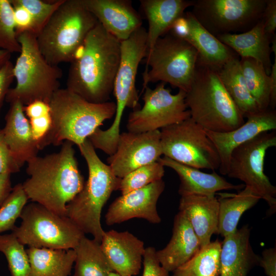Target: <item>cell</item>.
Listing matches in <instances>:
<instances>
[{
    "instance_id": "1",
    "label": "cell",
    "mask_w": 276,
    "mask_h": 276,
    "mask_svg": "<svg viewBox=\"0 0 276 276\" xmlns=\"http://www.w3.org/2000/svg\"><path fill=\"white\" fill-rule=\"evenodd\" d=\"M121 57V42L98 22L71 62L66 88L94 103L109 101Z\"/></svg>"
},
{
    "instance_id": "2",
    "label": "cell",
    "mask_w": 276,
    "mask_h": 276,
    "mask_svg": "<svg viewBox=\"0 0 276 276\" xmlns=\"http://www.w3.org/2000/svg\"><path fill=\"white\" fill-rule=\"evenodd\" d=\"M73 145L65 141L59 151L30 159L26 168L29 177L21 183L28 199L64 216L67 204L85 183Z\"/></svg>"
},
{
    "instance_id": "3",
    "label": "cell",
    "mask_w": 276,
    "mask_h": 276,
    "mask_svg": "<svg viewBox=\"0 0 276 276\" xmlns=\"http://www.w3.org/2000/svg\"><path fill=\"white\" fill-rule=\"evenodd\" d=\"M88 167V179L81 191L67 204L66 216L85 234L100 243L104 233L101 216L111 193L119 190L121 178L96 153L88 139L78 146Z\"/></svg>"
},
{
    "instance_id": "4",
    "label": "cell",
    "mask_w": 276,
    "mask_h": 276,
    "mask_svg": "<svg viewBox=\"0 0 276 276\" xmlns=\"http://www.w3.org/2000/svg\"><path fill=\"white\" fill-rule=\"evenodd\" d=\"M52 128L45 146L68 141L79 146L103 122L114 117L116 104L89 102L65 88H59L50 102Z\"/></svg>"
},
{
    "instance_id": "5",
    "label": "cell",
    "mask_w": 276,
    "mask_h": 276,
    "mask_svg": "<svg viewBox=\"0 0 276 276\" xmlns=\"http://www.w3.org/2000/svg\"><path fill=\"white\" fill-rule=\"evenodd\" d=\"M98 22L81 0H64L36 36L38 48L51 65L71 63Z\"/></svg>"
},
{
    "instance_id": "6",
    "label": "cell",
    "mask_w": 276,
    "mask_h": 276,
    "mask_svg": "<svg viewBox=\"0 0 276 276\" xmlns=\"http://www.w3.org/2000/svg\"><path fill=\"white\" fill-rule=\"evenodd\" d=\"M186 103L191 118L206 130L227 132L245 122L217 71L198 63Z\"/></svg>"
},
{
    "instance_id": "7",
    "label": "cell",
    "mask_w": 276,
    "mask_h": 276,
    "mask_svg": "<svg viewBox=\"0 0 276 276\" xmlns=\"http://www.w3.org/2000/svg\"><path fill=\"white\" fill-rule=\"evenodd\" d=\"M147 53V31L142 26L121 42L120 61L113 89L116 99L113 122L108 129L99 128L93 134L96 146L106 153H112L116 150L125 109L130 108L134 110L141 108L135 81L139 64Z\"/></svg>"
},
{
    "instance_id": "8",
    "label": "cell",
    "mask_w": 276,
    "mask_h": 276,
    "mask_svg": "<svg viewBox=\"0 0 276 276\" xmlns=\"http://www.w3.org/2000/svg\"><path fill=\"white\" fill-rule=\"evenodd\" d=\"M16 36L21 47L13 65L16 84L9 89L5 101L9 103L19 101L24 106L36 101L49 103L60 88L62 71L58 65L46 61L38 48L35 34L24 32Z\"/></svg>"
},
{
    "instance_id": "9",
    "label": "cell",
    "mask_w": 276,
    "mask_h": 276,
    "mask_svg": "<svg viewBox=\"0 0 276 276\" xmlns=\"http://www.w3.org/2000/svg\"><path fill=\"white\" fill-rule=\"evenodd\" d=\"M143 90L149 83H168L187 93L194 80L198 53L185 40L171 32L159 38L145 57Z\"/></svg>"
},
{
    "instance_id": "10",
    "label": "cell",
    "mask_w": 276,
    "mask_h": 276,
    "mask_svg": "<svg viewBox=\"0 0 276 276\" xmlns=\"http://www.w3.org/2000/svg\"><path fill=\"white\" fill-rule=\"evenodd\" d=\"M20 224L12 233L24 245L51 249H74L85 234L67 216L34 202L27 204Z\"/></svg>"
},
{
    "instance_id": "11",
    "label": "cell",
    "mask_w": 276,
    "mask_h": 276,
    "mask_svg": "<svg viewBox=\"0 0 276 276\" xmlns=\"http://www.w3.org/2000/svg\"><path fill=\"white\" fill-rule=\"evenodd\" d=\"M160 131L165 156L198 169H219L220 160L215 147L205 129L191 117Z\"/></svg>"
},
{
    "instance_id": "12",
    "label": "cell",
    "mask_w": 276,
    "mask_h": 276,
    "mask_svg": "<svg viewBox=\"0 0 276 276\" xmlns=\"http://www.w3.org/2000/svg\"><path fill=\"white\" fill-rule=\"evenodd\" d=\"M275 146V131L260 133L233 150L226 174L243 181L266 201L270 215L276 211V187L265 174L264 163L267 150Z\"/></svg>"
},
{
    "instance_id": "13",
    "label": "cell",
    "mask_w": 276,
    "mask_h": 276,
    "mask_svg": "<svg viewBox=\"0 0 276 276\" xmlns=\"http://www.w3.org/2000/svg\"><path fill=\"white\" fill-rule=\"evenodd\" d=\"M266 4V0H197L191 12L217 37L249 30L261 20Z\"/></svg>"
},
{
    "instance_id": "14",
    "label": "cell",
    "mask_w": 276,
    "mask_h": 276,
    "mask_svg": "<svg viewBox=\"0 0 276 276\" xmlns=\"http://www.w3.org/2000/svg\"><path fill=\"white\" fill-rule=\"evenodd\" d=\"M143 92L144 105L129 114L128 131L142 133L159 130L191 117L184 91L179 90L172 94L165 83L161 82L154 89L146 86Z\"/></svg>"
},
{
    "instance_id": "15",
    "label": "cell",
    "mask_w": 276,
    "mask_h": 276,
    "mask_svg": "<svg viewBox=\"0 0 276 276\" xmlns=\"http://www.w3.org/2000/svg\"><path fill=\"white\" fill-rule=\"evenodd\" d=\"M163 154L160 131L120 133L115 152L107 158L114 175L122 178L134 170L157 161Z\"/></svg>"
},
{
    "instance_id": "16",
    "label": "cell",
    "mask_w": 276,
    "mask_h": 276,
    "mask_svg": "<svg viewBox=\"0 0 276 276\" xmlns=\"http://www.w3.org/2000/svg\"><path fill=\"white\" fill-rule=\"evenodd\" d=\"M165 187L162 179L121 195L109 206L105 216L106 224L111 226L135 218L144 219L153 224L160 223L161 218L156 205Z\"/></svg>"
},
{
    "instance_id": "17",
    "label": "cell",
    "mask_w": 276,
    "mask_h": 276,
    "mask_svg": "<svg viewBox=\"0 0 276 276\" xmlns=\"http://www.w3.org/2000/svg\"><path fill=\"white\" fill-rule=\"evenodd\" d=\"M244 123L233 130L217 132L205 130L218 154L221 174L226 175L231 153L239 145L261 132L276 129V111L270 108L248 116Z\"/></svg>"
},
{
    "instance_id": "18",
    "label": "cell",
    "mask_w": 276,
    "mask_h": 276,
    "mask_svg": "<svg viewBox=\"0 0 276 276\" xmlns=\"http://www.w3.org/2000/svg\"><path fill=\"white\" fill-rule=\"evenodd\" d=\"M109 34L120 42L142 26L141 15L129 0H81Z\"/></svg>"
},
{
    "instance_id": "19",
    "label": "cell",
    "mask_w": 276,
    "mask_h": 276,
    "mask_svg": "<svg viewBox=\"0 0 276 276\" xmlns=\"http://www.w3.org/2000/svg\"><path fill=\"white\" fill-rule=\"evenodd\" d=\"M100 246L113 271L125 276L140 273L145 248L143 241L128 231L104 232Z\"/></svg>"
},
{
    "instance_id": "20",
    "label": "cell",
    "mask_w": 276,
    "mask_h": 276,
    "mask_svg": "<svg viewBox=\"0 0 276 276\" xmlns=\"http://www.w3.org/2000/svg\"><path fill=\"white\" fill-rule=\"evenodd\" d=\"M10 104L2 131L12 156L21 168L25 163L37 156L39 149L25 114L24 106L19 101Z\"/></svg>"
},
{
    "instance_id": "21",
    "label": "cell",
    "mask_w": 276,
    "mask_h": 276,
    "mask_svg": "<svg viewBox=\"0 0 276 276\" xmlns=\"http://www.w3.org/2000/svg\"><path fill=\"white\" fill-rule=\"evenodd\" d=\"M250 228L245 225L224 237L220 255V276H247L260 257L250 243Z\"/></svg>"
},
{
    "instance_id": "22",
    "label": "cell",
    "mask_w": 276,
    "mask_h": 276,
    "mask_svg": "<svg viewBox=\"0 0 276 276\" xmlns=\"http://www.w3.org/2000/svg\"><path fill=\"white\" fill-rule=\"evenodd\" d=\"M198 237L186 215L179 211L173 223L172 235L167 245L156 251L160 265L169 272L186 263L201 249Z\"/></svg>"
},
{
    "instance_id": "23",
    "label": "cell",
    "mask_w": 276,
    "mask_h": 276,
    "mask_svg": "<svg viewBox=\"0 0 276 276\" xmlns=\"http://www.w3.org/2000/svg\"><path fill=\"white\" fill-rule=\"evenodd\" d=\"M157 160L164 167L173 169L177 174L180 180L178 193L181 196L190 195L214 196L220 191L240 190L245 187L244 184H233L214 171L211 173H205L165 156Z\"/></svg>"
},
{
    "instance_id": "24",
    "label": "cell",
    "mask_w": 276,
    "mask_h": 276,
    "mask_svg": "<svg viewBox=\"0 0 276 276\" xmlns=\"http://www.w3.org/2000/svg\"><path fill=\"white\" fill-rule=\"evenodd\" d=\"M184 15L189 28V34L184 40L197 52L198 64L217 71L230 60L239 57L203 27L191 11H187Z\"/></svg>"
},
{
    "instance_id": "25",
    "label": "cell",
    "mask_w": 276,
    "mask_h": 276,
    "mask_svg": "<svg viewBox=\"0 0 276 276\" xmlns=\"http://www.w3.org/2000/svg\"><path fill=\"white\" fill-rule=\"evenodd\" d=\"M179 211L183 212L188 219L201 248L211 242L213 234H217L219 202L215 195L182 196Z\"/></svg>"
},
{
    "instance_id": "26",
    "label": "cell",
    "mask_w": 276,
    "mask_h": 276,
    "mask_svg": "<svg viewBox=\"0 0 276 276\" xmlns=\"http://www.w3.org/2000/svg\"><path fill=\"white\" fill-rule=\"evenodd\" d=\"M273 36L265 32L261 19L245 32L223 34L216 37L241 58H251L260 63L269 75L272 65L270 43Z\"/></svg>"
},
{
    "instance_id": "27",
    "label": "cell",
    "mask_w": 276,
    "mask_h": 276,
    "mask_svg": "<svg viewBox=\"0 0 276 276\" xmlns=\"http://www.w3.org/2000/svg\"><path fill=\"white\" fill-rule=\"evenodd\" d=\"M141 7L148 23L147 52L157 39L171 30L175 20L192 7L194 1L141 0Z\"/></svg>"
},
{
    "instance_id": "28",
    "label": "cell",
    "mask_w": 276,
    "mask_h": 276,
    "mask_svg": "<svg viewBox=\"0 0 276 276\" xmlns=\"http://www.w3.org/2000/svg\"><path fill=\"white\" fill-rule=\"evenodd\" d=\"M30 276H68L76 259L74 249L29 247Z\"/></svg>"
},
{
    "instance_id": "29",
    "label": "cell",
    "mask_w": 276,
    "mask_h": 276,
    "mask_svg": "<svg viewBox=\"0 0 276 276\" xmlns=\"http://www.w3.org/2000/svg\"><path fill=\"white\" fill-rule=\"evenodd\" d=\"M219 202L218 233L224 237L237 229L242 214L255 205L260 197L246 186L237 194H220Z\"/></svg>"
},
{
    "instance_id": "30",
    "label": "cell",
    "mask_w": 276,
    "mask_h": 276,
    "mask_svg": "<svg viewBox=\"0 0 276 276\" xmlns=\"http://www.w3.org/2000/svg\"><path fill=\"white\" fill-rule=\"evenodd\" d=\"M216 71L225 89L244 118L261 111L247 87L239 57L230 60Z\"/></svg>"
},
{
    "instance_id": "31",
    "label": "cell",
    "mask_w": 276,
    "mask_h": 276,
    "mask_svg": "<svg viewBox=\"0 0 276 276\" xmlns=\"http://www.w3.org/2000/svg\"><path fill=\"white\" fill-rule=\"evenodd\" d=\"M74 249L76 259L73 276H109L113 271L100 243L95 239L84 235Z\"/></svg>"
},
{
    "instance_id": "32",
    "label": "cell",
    "mask_w": 276,
    "mask_h": 276,
    "mask_svg": "<svg viewBox=\"0 0 276 276\" xmlns=\"http://www.w3.org/2000/svg\"><path fill=\"white\" fill-rule=\"evenodd\" d=\"M221 247L218 239L211 241L174 270L172 276H220Z\"/></svg>"
},
{
    "instance_id": "33",
    "label": "cell",
    "mask_w": 276,
    "mask_h": 276,
    "mask_svg": "<svg viewBox=\"0 0 276 276\" xmlns=\"http://www.w3.org/2000/svg\"><path fill=\"white\" fill-rule=\"evenodd\" d=\"M240 61L247 87L259 109H269L271 95L269 75L263 65L253 59L241 58Z\"/></svg>"
},
{
    "instance_id": "34",
    "label": "cell",
    "mask_w": 276,
    "mask_h": 276,
    "mask_svg": "<svg viewBox=\"0 0 276 276\" xmlns=\"http://www.w3.org/2000/svg\"><path fill=\"white\" fill-rule=\"evenodd\" d=\"M0 252L7 259L11 276H30L27 249L13 233L0 234Z\"/></svg>"
},
{
    "instance_id": "35",
    "label": "cell",
    "mask_w": 276,
    "mask_h": 276,
    "mask_svg": "<svg viewBox=\"0 0 276 276\" xmlns=\"http://www.w3.org/2000/svg\"><path fill=\"white\" fill-rule=\"evenodd\" d=\"M164 167L157 160L141 167L121 178L119 190L122 195L162 179Z\"/></svg>"
},
{
    "instance_id": "36",
    "label": "cell",
    "mask_w": 276,
    "mask_h": 276,
    "mask_svg": "<svg viewBox=\"0 0 276 276\" xmlns=\"http://www.w3.org/2000/svg\"><path fill=\"white\" fill-rule=\"evenodd\" d=\"M28 198L21 183H18L0 206V234L15 227L16 220L27 204Z\"/></svg>"
},
{
    "instance_id": "37",
    "label": "cell",
    "mask_w": 276,
    "mask_h": 276,
    "mask_svg": "<svg viewBox=\"0 0 276 276\" xmlns=\"http://www.w3.org/2000/svg\"><path fill=\"white\" fill-rule=\"evenodd\" d=\"M0 50L20 53L14 18L13 8L10 0H0Z\"/></svg>"
},
{
    "instance_id": "38",
    "label": "cell",
    "mask_w": 276,
    "mask_h": 276,
    "mask_svg": "<svg viewBox=\"0 0 276 276\" xmlns=\"http://www.w3.org/2000/svg\"><path fill=\"white\" fill-rule=\"evenodd\" d=\"M64 1L10 0L12 4L21 6L29 12L33 21L32 32L36 36Z\"/></svg>"
},
{
    "instance_id": "39",
    "label": "cell",
    "mask_w": 276,
    "mask_h": 276,
    "mask_svg": "<svg viewBox=\"0 0 276 276\" xmlns=\"http://www.w3.org/2000/svg\"><path fill=\"white\" fill-rule=\"evenodd\" d=\"M142 263V276H169V272L160 265L153 247L145 248Z\"/></svg>"
},
{
    "instance_id": "40",
    "label": "cell",
    "mask_w": 276,
    "mask_h": 276,
    "mask_svg": "<svg viewBox=\"0 0 276 276\" xmlns=\"http://www.w3.org/2000/svg\"><path fill=\"white\" fill-rule=\"evenodd\" d=\"M20 168L16 164L9 151L4 139L2 129H0V174L19 171Z\"/></svg>"
},
{
    "instance_id": "41",
    "label": "cell",
    "mask_w": 276,
    "mask_h": 276,
    "mask_svg": "<svg viewBox=\"0 0 276 276\" xmlns=\"http://www.w3.org/2000/svg\"><path fill=\"white\" fill-rule=\"evenodd\" d=\"M12 5L16 35L24 32L33 33V21L29 12L21 6L15 4Z\"/></svg>"
},
{
    "instance_id": "42",
    "label": "cell",
    "mask_w": 276,
    "mask_h": 276,
    "mask_svg": "<svg viewBox=\"0 0 276 276\" xmlns=\"http://www.w3.org/2000/svg\"><path fill=\"white\" fill-rule=\"evenodd\" d=\"M13 65L9 60L0 70V114L6 95L14 79Z\"/></svg>"
},
{
    "instance_id": "43",
    "label": "cell",
    "mask_w": 276,
    "mask_h": 276,
    "mask_svg": "<svg viewBox=\"0 0 276 276\" xmlns=\"http://www.w3.org/2000/svg\"><path fill=\"white\" fill-rule=\"evenodd\" d=\"M262 19L265 32L271 36L274 35L276 29L275 0H266Z\"/></svg>"
},
{
    "instance_id": "44",
    "label": "cell",
    "mask_w": 276,
    "mask_h": 276,
    "mask_svg": "<svg viewBox=\"0 0 276 276\" xmlns=\"http://www.w3.org/2000/svg\"><path fill=\"white\" fill-rule=\"evenodd\" d=\"M259 265L263 268L267 276H276V248L264 249L260 257Z\"/></svg>"
},
{
    "instance_id": "45",
    "label": "cell",
    "mask_w": 276,
    "mask_h": 276,
    "mask_svg": "<svg viewBox=\"0 0 276 276\" xmlns=\"http://www.w3.org/2000/svg\"><path fill=\"white\" fill-rule=\"evenodd\" d=\"M271 51L274 54V63L272 64L269 76L271 80V95L269 108L275 110L276 105V37L274 35L271 40Z\"/></svg>"
},
{
    "instance_id": "46",
    "label": "cell",
    "mask_w": 276,
    "mask_h": 276,
    "mask_svg": "<svg viewBox=\"0 0 276 276\" xmlns=\"http://www.w3.org/2000/svg\"><path fill=\"white\" fill-rule=\"evenodd\" d=\"M170 31L172 34L183 39L188 36L189 25L184 14L175 20Z\"/></svg>"
},
{
    "instance_id": "47",
    "label": "cell",
    "mask_w": 276,
    "mask_h": 276,
    "mask_svg": "<svg viewBox=\"0 0 276 276\" xmlns=\"http://www.w3.org/2000/svg\"><path fill=\"white\" fill-rule=\"evenodd\" d=\"M10 176V174H0V206L12 190Z\"/></svg>"
},
{
    "instance_id": "48",
    "label": "cell",
    "mask_w": 276,
    "mask_h": 276,
    "mask_svg": "<svg viewBox=\"0 0 276 276\" xmlns=\"http://www.w3.org/2000/svg\"><path fill=\"white\" fill-rule=\"evenodd\" d=\"M11 54V53L7 51L0 50V70L10 60Z\"/></svg>"
},
{
    "instance_id": "49",
    "label": "cell",
    "mask_w": 276,
    "mask_h": 276,
    "mask_svg": "<svg viewBox=\"0 0 276 276\" xmlns=\"http://www.w3.org/2000/svg\"><path fill=\"white\" fill-rule=\"evenodd\" d=\"M109 276H125V275H122L114 271H112L110 273Z\"/></svg>"
}]
</instances>
